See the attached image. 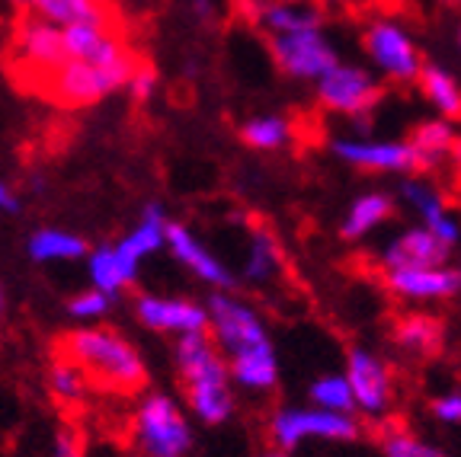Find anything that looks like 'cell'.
I'll return each instance as SVG.
<instances>
[{
    "label": "cell",
    "mask_w": 461,
    "mask_h": 457,
    "mask_svg": "<svg viewBox=\"0 0 461 457\" xmlns=\"http://www.w3.org/2000/svg\"><path fill=\"white\" fill-rule=\"evenodd\" d=\"M432 416L446 426H461V390H452V393H442L432 400Z\"/></svg>",
    "instance_id": "cell-35"
},
{
    "label": "cell",
    "mask_w": 461,
    "mask_h": 457,
    "mask_svg": "<svg viewBox=\"0 0 461 457\" xmlns=\"http://www.w3.org/2000/svg\"><path fill=\"white\" fill-rule=\"evenodd\" d=\"M362 45H366V55L375 71L384 74L394 84L417 80L426 65L423 55H420V45L413 42L411 32L397 20H388V16H378V20L368 22Z\"/></svg>",
    "instance_id": "cell-7"
},
{
    "label": "cell",
    "mask_w": 461,
    "mask_h": 457,
    "mask_svg": "<svg viewBox=\"0 0 461 457\" xmlns=\"http://www.w3.org/2000/svg\"><path fill=\"white\" fill-rule=\"evenodd\" d=\"M14 55L20 58L26 77H39V80L49 77L58 67L68 65L65 29L42 20V16H36V13H26L20 20V26H16Z\"/></svg>",
    "instance_id": "cell-10"
},
{
    "label": "cell",
    "mask_w": 461,
    "mask_h": 457,
    "mask_svg": "<svg viewBox=\"0 0 461 457\" xmlns=\"http://www.w3.org/2000/svg\"><path fill=\"white\" fill-rule=\"evenodd\" d=\"M183 390H186V403L195 413V419H202L205 426H221L234 413V381H230V374L193 381V384H183Z\"/></svg>",
    "instance_id": "cell-19"
},
{
    "label": "cell",
    "mask_w": 461,
    "mask_h": 457,
    "mask_svg": "<svg viewBox=\"0 0 461 457\" xmlns=\"http://www.w3.org/2000/svg\"><path fill=\"white\" fill-rule=\"evenodd\" d=\"M61 355L77 362L86 372L90 384L113 393H135L148 384V368L131 339H125L113 327H86L68 333L61 343Z\"/></svg>",
    "instance_id": "cell-1"
},
{
    "label": "cell",
    "mask_w": 461,
    "mask_h": 457,
    "mask_svg": "<svg viewBox=\"0 0 461 457\" xmlns=\"http://www.w3.org/2000/svg\"><path fill=\"white\" fill-rule=\"evenodd\" d=\"M240 138H244V144L253 150H282L295 138V125H292L288 115L263 112V115H253V119H247L244 125H240Z\"/></svg>",
    "instance_id": "cell-29"
},
{
    "label": "cell",
    "mask_w": 461,
    "mask_h": 457,
    "mask_svg": "<svg viewBox=\"0 0 461 457\" xmlns=\"http://www.w3.org/2000/svg\"><path fill=\"white\" fill-rule=\"evenodd\" d=\"M442 4H455V0H442ZM458 4H461V0H458Z\"/></svg>",
    "instance_id": "cell-43"
},
{
    "label": "cell",
    "mask_w": 461,
    "mask_h": 457,
    "mask_svg": "<svg viewBox=\"0 0 461 457\" xmlns=\"http://www.w3.org/2000/svg\"><path fill=\"white\" fill-rule=\"evenodd\" d=\"M167 250H170V256L176 259L183 269L193 272L199 282L212 285L215 291H230V285H234L230 269L186 228V224L170 221V228H167Z\"/></svg>",
    "instance_id": "cell-15"
},
{
    "label": "cell",
    "mask_w": 461,
    "mask_h": 457,
    "mask_svg": "<svg viewBox=\"0 0 461 457\" xmlns=\"http://www.w3.org/2000/svg\"><path fill=\"white\" fill-rule=\"evenodd\" d=\"M382 451H384V457H448L442 448L423 442V438H417L407 429H388L384 432Z\"/></svg>",
    "instance_id": "cell-32"
},
{
    "label": "cell",
    "mask_w": 461,
    "mask_h": 457,
    "mask_svg": "<svg viewBox=\"0 0 461 457\" xmlns=\"http://www.w3.org/2000/svg\"><path fill=\"white\" fill-rule=\"evenodd\" d=\"M458 272H461V263H458Z\"/></svg>",
    "instance_id": "cell-45"
},
{
    "label": "cell",
    "mask_w": 461,
    "mask_h": 457,
    "mask_svg": "<svg viewBox=\"0 0 461 457\" xmlns=\"http://www.w3.org/2000/svg\"><path fill=\"white\" fill-rule=\"evenodd\" d=\"M14 4H16V7H20V10H26V13H29V10H32V4H36V0H14Z\"/></svg>",
    "instance_id": "cell-40"
},
{
    "label": "cell",
    "mask_w": 461,
    "mask_h": 457,
    "mask_svg": "<svg viewBox=\"0 0 461 457\" xmlns=\"http://www.w3.org/2000/svg\"><path fill=\"white\" fill-rule=\"evenodd\" d=\"M401 199L417 211L420 224L429 228L432 234L439 237L442 243L448 246H458L461 243V221L448 211V202L439 189L432 186L429 179L423 176H413V179H403L401 183Z\"/></svg>",
    "instance_id": "cell-16"
},
{
    "label": "cell",
    "mask_w": 461,
    "mask_h": 457,
    "mask_svg": "<svg viewBox=\"0 0 461 457\" xmlns=\"http://www.w3.org/2000/svg\"><path fill=\"white\" fill-rule=\"evenodd\" d=\"M113 300L115 298H109L106 291H100V288L90 285L86 291L74 294V298L68 300V314H71L74 320H80V323H94V320H100V317L109 314Z\"/></svg>",
    "instance_id": "cell-33"
},
{
    "label": "cell",
    "mask_w": 461,
    "mask_h": 457,
    "mask_svg": "<svg viewBox=\"0 0 461 457\" xmlns=\"http://www.w3.org/2000/svg\"><path fill=\"white\" fill-rule=\"evenodd\" d=\"M384 288L394 298L411 304H432L448 300L461 291L458 265H423V269H394L384 272Z\"/></svg>",
    "instance_id": "cell-13"
},
{
    "label": "cell",
    "mask_w": 461,
    "mask_h": 457,
    "mask_svg": "<svg viewBox=\"0 0 461 457\" xmlns=\"http://www.w3.org/2000/svg\"><path fill=\"white\" fill-rule=\"evenodd\" d=\"M135 317L154 333H173L176 339L209 329V308L173 294H138Z\"/></svg>",
    "instance_id": "cell-12"
},
{
    "label": "cell",
    "mask_w": 461,
    "mask_h": 457,
    "mask_svg": "<svg viewBox=\"0 0 461 457\" xmlns=\"http://www.w3.org/2000/svg\"><path fill=\"white\" fill-rule=\"evenodd\" d=\"M138 65H141V58L131 49L113 61H68L65 67L42 77L45 96L71 109L94 106L119 90H129V80L138 71Z\"/></svg>",
    "instance_id": "cell-2"
},
{
    "label": "cell",
    "mask_w": 461,
    "mask_h": 457,
    "mask_svg": "<svg viewBox=\"0 0 461 457\" xmlns=\"http://www.w3.org/2000/svg\"><path fill=\"white\" fill-rule=\"evenodd\" d=\"M330 154L366 173H413V150L407 141L368 135H339L330 141Z\"/></svg>",
    "instance_id": "cell-11"
},
{
    "label": "cell",
    "mask_w": 461,
    "mask_h": 457,
    "mask_svg": "<svg viewBox=\"0 0 461 457\" xmlns=\"http://www.w3.org/2000/svg\"><path fill=\"white\" fill-rule=\"evenodd\" d=\"M259 457H292V454H288V451H279V448H276V451H267V454H259Z\"/></svg>",
    "instance_id": "cell-41"
},
{
    "label": "cell",
    "mask_w": 461,
    "mask_h": 457,
    "mask_svg": "<svg viewBox=\"0 0 461 457\" xmlns=\"http://www.w3.org/2000/svg\"><path fill=\"white\" fill-rule=\"evenodd\" d=\"M0 211H7V215H16L20 211V202H16V195L10 193V186L0 179Z\"/></svg>",
    "instance_id": "cell-37"
},
{
    "label": "cell",
    "mask_w": 461,
    "mask_h": 457,
    "mask_svg": "<svg viewBox=\"0 0 461 457\" xmlns=\"http://www.w3.org/2000/svg\"><path fill=\"white\" fill-rule=\"evenodd\" d=\"M86 275H90V285L106 291L109 298H119L131 282L138 279V269L115 250V243H106V246H96L86 256Z\"/></svg>",
    "instance_id": "cell-25"
},
{
    "label": "cell",
    "mask_w": 461,
    "mask_h": 457,
    "mask_svg": "<svg viewBox=\"0 0 461 457\" xmlns=\"http://www.w3.org/2000/svg\"><path fill=\"white\" fill-rule=\"evenodd\" d=\"M193 13L202 16V20H212L215 7H212V0H193Z\"/></svg>",
    "instance_id": "cell-39"
},
{
    "label": "cell",
    "mask_w": 461,
    "mask_h": 457,
    "mask_svg": "<svg viewBox=\"0 0 461 457\" xmlns=\"http://www.w3.org/2000/svg\"><path fill=\"white\" fill-rule=\"evenodd\" d=\"M167 228H170L167 211L158 202H151V205H144L135 228H131L122 240H115V250L122 253L135 269H141V263L151 256V253L167 250Z\"/></svg>",
    "instance_id": "cell-18"
},
{
    "label": "cell",
    "mask_w": 461,
    "mask_h": 457,
    "mask_svg": "<svg viewBox=\"0 0 461 457\" xmlns=\"http://www.w3.org/2000/svg\"><path fill=\"white\" fill-rule=\"evenodd\" d=\"M359 435L362 426L356 416L321 407H282L269 419V438L279 451H295L304 442H356Z\"/></svg>",
    "instance_id": "cell-4"
},
{
    "label": "cell",
    "mask_w": 461,
    "mask_h": 457,
    "mask_svg": "<svg viewBox=\"0 0 461 457\" xmlns=\"http://www.w3.org/2000/svg\"><path fill=\"white\" fill-rule=\"evenodd\" d=\"M455 141H458L455 121L442 119V115L417 121L411 138H407V144H411V150H413V173L429 176V173L446 170L448 160H452Z\"/></svg>",
    "instance_id": "cell-17"
},
{
    "label": "cell",
    "mask_w": 461,
    "mask_h": 457,
    "mask_svg": "<svg viewBox=\"0 0 461 457\" xmlns=\"http://www.w3.org/2000/svg\"><path fill=\"white\" fill-rule=\"evenodd\" d=\"M448 170H452L455 183H458V189H461V135H458V141H455L452 160H448Z\"/></svg>",
    "instance_id": "cell-38"
},
{
    "label": "cell",
    "mask_w": 461,
    "mask_h": 457,
    "mask_svg": "<svg viewBox=\"0 0 461 457\" xmlns=\"http://www.w3.org/2000/svg\"><path fill=\"white\" fill-rule=\"evenodd\" d=\"M458 49H461V32H458Z\"/></svg>",
    "instance_id": "cell-44"
},
{
    "label": "cell",
    "mask_w": 461,
    "mask_h": 457,
    "mask_svg": "<svg viewBox=\"0 0 461 457\" xmlns=\"http://www.w3.org/2000/svg\"><path fill=\"white\" fill-rule=\"evenodd\" d=\"M205 308H209V333L218 343V349L224 352V358L273 343L263 317L244 298H238V294L215 291L205 300Z\"/></svg>",
    "instance_id": "cell-6"
},
{
    "label": "cell",
    "mask_w": 461,
    "mask_h": 457,
    "mask_svg": "<svg viewBox=\"0 0 461 457\" xmlns=\"http://www.w3.org/2000/svg\"><path fill=\"white\" fill-rule=\"evenodd\" d=\"M391 215H394V199L388 193H362L346 208L343 221H339V237L343 240H366Z\"/></svg>",
    "instance_id": "cell-23"
},
{
    "label": "cell",
    "mask_w": 461,
    "mask_h": 457,
    "mask_svg": "<svg viewBox=\"0 0 461 457\" xmlns=\"http://www.w3.org/2000/svg\"><path fill=\"white\" fill-rule=\"evenodd\" d=\"M29 13L42 16L61 29L71 26H113L106 0H36Z\"/></svg>",
    "instance_id": "cell-24"
},
{
    "label": "cell",
    "mask_w": 461,
    "mask_h": 457,
    "mask_svg": "<svg viewBox=\"0 0 461 457\" xmlns=\"http://www.w3.org/2000/svg\"><path fill=\"white\" fill-rule=\"evenodd\" d=\"M346 378L353 384L356 397V413L366 416L372 422H382L388 416L391 403H394V374H391L388 362L372 349H349L346 355Z\"/></svg>",
    "instance_id": "cell-8"
},
{
    "label": "cell",
    "mask_w": 461,
    "mask_h": 457,
    "mask_svg": "<svg viewBox=\"0 0 461 457\" xmlns=\"http://www.w3.org/2000/svg\"><path fill=\"white\" fill-rule=\"evenodd\" d=\"M4 308H7V294H4V285H0V314H4Z\"/></svg>",
    "instance_id": "cell-42"
},
{
    "label": "cell",
    "mask_w": 461,
    "mask_h": 457,
    "mask_svg": "<svg viewBox=\"0 0 461 457\" xmlns=\"http://www.w3.org/2000/svg\"><path fill=\"white\" fill-rule=\"evenodd\" d=\"M269 51H273L276 65L292 80H311V84H317L333 65H339L337 49L324 36V29H302V32L269 36Z\"/></svg>",
    "instance_id": "cell-9"
},
{
    "label": "cell",
    "mask_w": 461,
    "mask_h": 457,
    "mask_svg": "<svg viewBox=\"0 0 461 457\" xmlns=\"http://www.w3.org/2000/svg\"><path fill=\"white\" fill-rule=\"evenodd\" d=\"M228 368H230V381L253 393L273 390L276 381H279V358H276L273 343L247 349V352H240V355H230Z\"/></svg>",
    "instance_id": "cell-21"
},
{
    "label": "cell",
    "mask_w": 461,
    "mask_h": 457,
    "mask_svg": "<svg viewBox=\"0 0 461 457\" xmlns=\"http://www.w3.org/2000/svg\"><path fill=\"white\" fill-rule=\"evenodd\" d=\"M417 84H420L423 100L436 109V115H442V119H448V121H461V84L448 67L429 61V65H423V71H420Z\"/></svg>",
    "instance_id": "cell-26"
},
{
    "label": "cell",
    "mask_w": 461,
    "mask_h": 457,
    "mask_svg": "<svg viewBox=\"0 0 461 457\" xmlns=\"http://www.w3.org/2000/svg\"><path fill=\"white\" fill-rule=\"evenodd\" d=\"M317 103L333 115H343L349 121L368 119L375 112V106L382 103L384 86L372 71L356 65H333L324 77L314 84Z\"/></svg>",
    "instance_id": "cell-5"
},
{
    "label": "cell",
    "mask_w": 461,
    "mask_h": 457,
    "mask_svg": "<svg viewBox=\"0 0 461 457\" xmlns=\"http://www.w3.org/2000/svg\"><path fill=\"white\" fill-rule=\"evenodd\" d=\"M49 457H84V444H80L77 432H71V429L58 432L49 448Z\"/></svg>",
    "instance_id": "cell-36"
},
{
    "label": "cell",
    "mask_w": 461,
    "mask_h": 457,
    "mask_svg": "<svg viewBox=\"0 0 461 457\" xmlns=\"http://www.w3.org/2000/svg\"><path fill=\"white\" fill-rule=\"evenodd\" d=\"M193 422L170 393H144L131 416V444L138 457H186L193 451Z\"/></svg>",
    "instance_id": "cell-3"
},
{
    "label": "cell",
    "mask_w": 461,
    "mask_h": 457,
    "mask_svg": "<svg viewBox=\"0 0 461 457\" xmlns=\"http://www.w3.org/2000/svg\"><path fill=\"white\" fill-rule=\"evenodd\" d=\"M308 397H311V407L356 416L353 384H349V378H346V374H321V378L311 384Z\"/></svg>",
    "instance_id": "cell-31"
},
{
    "label": "cell",
    "mask_w": 461,
    "mask_h": 457,
    "mask_svg": "<svg viewBox=\"0 0 461 457\" xmlns=\"http://www.w3.org/2000/svg\"><path fill=\"white\" fill-rule=\"evenodd\" d=\"M49 390L58 403L74 407V403L84 400L86 390H90V378H86V372L77 362H71V358L61 355L55 364H51V372H49Z\"/></svg>",
    "instance_id": "cell-30"
},
{
    "label": "cell",
    "mask_w": 461,
    "mask_h": 457,
    "mask_svg": "<svg viewBox=\"0 0 461 457\" xmlns=\"http://www.w3.org/2000/svg\"><path fill=\"white\" fill-rule=\"evenodd\" d=\"M282 272V246L279 237L269 228H250V240H247V256H244V279L250 285H269Z\"/></svg>",
    "instance_id": "cell-27"
},
{
    "label": "cell",
    "mask_w": 461,
    "mask_h": 457,
    "mask_svg": "<svg viewBox=\"0 0 461 457\" xmlns=\"http://www.w3.org/2000/svg\"><path fill=\"white\" fill-rule=\"evenodd\" d=\"M253 26L263 29L267 36H285V32H302V29H324V10L317 7L314 0H282V4H269L253 20Z\"/></svg>",
    "instance_id": "cell-22"
},
{
    "label": "cell",
    "mask_w": 461,
    "mask_h": 457,
    "mask_svg": "<svg viewBox=\"0 0 461 457\" xmlns=\"http://www.w3.org/2000/svg\"><path fill=\"white\" fill-rule=\"evenodd\" d=\"M452 256V246L442 243L429 228L417 224L407 228L401 234H394L378 253V263L384 272L394 269H423V265H446V259Z\"/></svg>",
    "instance_id": "cell-14"
},
{
    "label": "cell",
    "mask_w": 461,
    "mask_h": 457,
    "mask_svg": "<svg viewBox=\"0 0 461 457\" xmlns=\"http://www.w3.org/2000/svg\"><path fill=\"white\" fill-rule=\"evenodd\" d=\"M154 90H158V74H154V67L151 65H138V71L131 74V80H129V94H131V100H138V103H148L154 96Z\"/></svg>",
    "instance_id": "cell-34"
},
{
    "label": "cell",
    "mask_w": 461,
    "mask_h": 457,
    "mask_svg": "<svg viewBox=\"0 0 461 457\" xmlns=\"http://www.w3.org/2000/svg\"><path fill=\"white\" fill-rule=\"evenodd\" d=\"M26 253L32 263H77L90 256L86 243L61 228H39L36 234H29Z\"/></svg>",
    "instance_id": "cell-28"
},
{
    "label": "cell",
    "mask_w": 461,
    "mask_h": 457,
    "mask_svg": "<svg viewBox=\"0 0 461 457\" xmlns=\"http://www.w3.org/2000/svg\"><path fill=\"white\" fill-rule=\"evenodd\" d=\"M391 343L407 355L432 358L446 343V327H442L439 317L432 314H407L391 329Z\"/></svg>",
    "instance_id": "cell-20"
}]
</instances>
